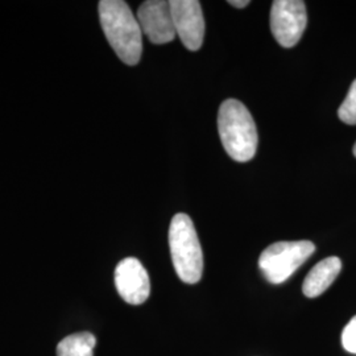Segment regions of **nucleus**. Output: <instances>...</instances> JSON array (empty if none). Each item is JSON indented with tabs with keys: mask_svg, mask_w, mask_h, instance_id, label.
I'll return each mask as SVG.
<instances>
[{
	"mask_svg": "<svg viewBox=\"0 0 356 356\" xmlns=\"http://www.w3.org/2000/svg\"><path fill=\"white\" fill-rule=\"evenodd\" d=\"M170 10L176 35L181 38L186 49L198 51L204 38V19L202 7L198 0H172Z\"/></svg>",
	"mask_w": 356,
	"mask_h": 356,
	"instance_id": "423d86ee",
	"label": "nucleus"
},
{
	"mask_svg": "<svg viewBox=\"0 0 356 356\" xmlns=\"http://www.w3.org/2000/svg\"><path fill=\"white\" fill-rule=\"evenodd\" d=\"M98 10L104 36L116 56L129 66L139 64L143 32L138 17L127 3L123 0H102Z\"/></svg>",
	"mask_w": 356,
	"mask_h": 356,
	"instance_id": "f257e3e1",
	"label": "nucleus"
},
{
	"mask_svg": "<svg viewBox=\"0 0 356 356\" xmlns=\"http://www.w3.org/2000/svg\"><path fill=\"white\" fill-rule=\"evenodd\" d=\"M97 338L91 332H76L57 346V356H94Z\"/></svg>",
	"mask_w": 356,
	"mask_h": 356,
	"instance_id": "9d476101",
	"label": "nucleus"
},
{
	"mask_svg": "<svg viewBox=\"0 0 356 356\" xmlns=\"http://www.w3.org/2000/svg\"><path fill=\"white\" fill-rule=\"evenodd\" d=\"M136 17L141 32L153 44H168L177 36L169 1L147 0L139 7Z\"/></svg>",
	"mask_w": 356,
	"mask_h": 356,
	"instance_id": "6e6552de",
	"label": "nucleus"
},
{
	"mask_svg": "<svg viewBox=\"0 0 356 356\" xmlns=\"http://www.w3.org/2000/svg\"><path fill=\"white\" fill-rule=\"evenodd\" d=\"M342 270V261L337 256L326 257L321 260L317 266L312 268L307 273L302 292L309 298H316L330 288L331 284L338 277Z\"/></svg>",
	"mask_w": 356,
	"mask_h": 356,
	"instance_id": "1a4fd4ad",
	"label": "nucleus"
},
{
	"mask_svg": "<svg viewBox=\"0 0 356 356\" xmlns=\"http://www.w3.org/2000/svg\"><path fill=\"white\" fill-rule=\"evenodd\" d=\"M339 119L350 126H356V79L347 92V97L338 110Z\"/></svg>",
	"mask_w": 356,
	"mask_h": 356,
	"instance_id": "9b49d317",
	"label": "nucleus"
},
{
	"mask_svg": "<svg viewBox=\"0 0 356 356\" xmlns=\"http://www.w3.org/2000/svg\"><path fill=\"white\" fill-rule=\"evenodd\" d=\"M342 344L346 351L356 354V316L344 327L342 332Z\"/></svg>",
	"mask_w": 356,
	"mask_h": 356,
	"instance_id": "f8f14e48",
	"label": "nucleus"
},
{
	"mask_svg": "<svg viewBox=\"0 0 356 356\" xmlns=\"http://www.w3.org/2000/svg\"><path fill=\"white\" fill-rule=\"evenodd\" d=\"M307 24L302 0H276L270 8V31L284 48H293L301 40Z\"/></svg>",
	"mask_w": 356,
	"mask_h": 356,
	"instance_id": "39448f33",
	"label": "nucleus"
},
{
	"mask_svg": "<svg viewBox=\"0 0 356 356\" xmlns=\"http://www.w3.org/2000/svg\"><path fill=\"white\" fill-rule=\"evenodd\" d=\"M169 248L179 280L197 284L204 273V252L191 216L179 213L169 227Z\"/></svg>",
	"mask_w": 356,
	"mask_h": 356,
	"instance_id": "7ed1b4c3",
	"label": "nucleus"
},
{
	"mask_svg": "<svg viewBox=\"0 0 356 356\" xmlns=\"http://www.w3.org/2000/svg\"><path fill=\"white\" fill-rule=\"evenodd\" d=\"M115 286L119 296L131 305L144 304L151 294L147 269L135 257L123 259L115 268Z\"/></svg>",
	"mask_w": 356,
	"mask_h": 356,
	"instance_id": "0eeeda50",
	"label": "nucleus"
},
{
	"mask_svg": "<svg viewBox=\"0 0 356 356\" xmlns=\"http://www.w3.org/2000/svg\"><path fill=\"white\" fill-rule=\"evenodd\" d=\"M229 4L235 8H244L250 4V1L248 0H229Z\"/></svg>",
	"mask_w": 356,
	"mask_h": 356,
	"instance_id": "ddd939ff",
	"label": "nucleus"
},
{
	"mask_svg": "<svg viewBox=\"0 0 356 356\" xmlns=\"http://www.w3.org/2000/svg\"><path fill=\"white\" fill-rule=\"evenodd\" d=\"M314 251V243L309 241L273 243L260 254L259 267L270 284H281L288 280Z\"/></svg>",
	"mask_w": 356,
	"mask_h": 356,
	"instance_id": "20e7f679",
	"label": "nucleus"
},
{
	"mask_svg": "<svg viewBox=\"0 0 356 356\" xmlns=\"http://www.w3.org/2000/svg\"><path fill=\"white\" fill-rule=\"evenodd\" d=\"M219 138L229 157L238 163L254 159L257 149V129L248 108L238 99H227L218 113Z\"/></svg>",
	"mask_w": 356,
	"mask_h": 356,
	"instance_id": "f03ea898",
	"label": "nucleus"
},
{
	"mask_svg": "<svg viewBox=\"0 0 356 356\" xmlns=\"http://www.w3.org/2000/svg\"><path fill=\"white\" fill-rule=\"evenodd\" d=\"M353 151H354V156H355V157H356V143H355V145H354V149H353Z\"/></svg>",
	"mask_w": 356,
	"mask_h": 356,
	"instance_id": "4468645a",
	"label": "nucleus"
}]
</instances>
